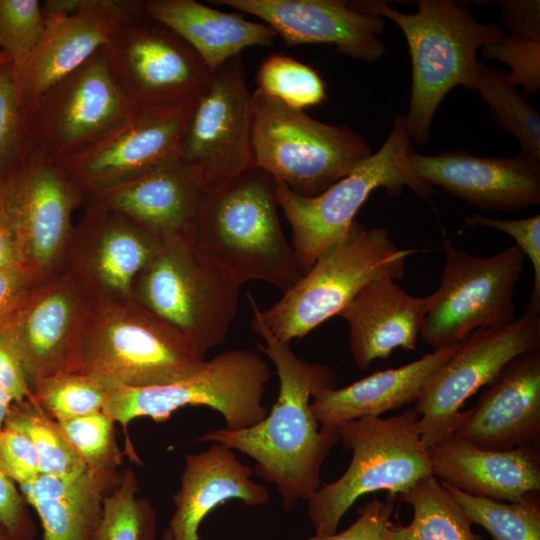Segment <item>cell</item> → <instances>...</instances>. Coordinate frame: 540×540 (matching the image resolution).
<instances>
[{
    "label": "cell",
    "mask_w": 540,
    "mask_h": 540,
    "mask_svg": "<svg viewBox=\"0 0 540 540\" xmlns=\"http://www.w3.org/2000/svg\"><path fill=\"white\" fill-rule=\"evenodd\" d=\"M249 301L251 327L265 342L257 346L272 361L279 378L277 400L256 425L237 431L211 430L198 441L223 443L251 457L256 462L254 473L275 485L284 510L291 512L320 487L322 465L339 442L338 432L322 428L310 408V398L335 388L337 377L329 366L304 361L290 343L276 340L250 294Z\"/></svg>",
    "instance_id": "6da1fadb"
},
{
    "label": "cell",
    "mask_w": 540,
    "mask_h": 540,
    "mask_svg": "<svg viewBox=\"0 0 540 540\" xmlns=\"http://www.w3.org/2000/svg\"><path fill=\"white\" fill-rule=\"evenodd\" d=\"M386 1H348L350 8L393 21L403 32L412 63L407 131L417 143L429 140L435 112L457 86L474 90L478 49L505 35L497 23L479 22L464 2L419 0L417 12L401 13Z\"/></svg>",
    "instance_id": "7a4b0ae2"
},
{
    "label": "cell",
    "mask_w": 540,
    "mask_h": 540,
    "mask_svg": "<svg viewBox=\"0 0 540 540\" xmlns=\"http://www.w3.org/2000/svg\"><path fill=\"white\" fill-rule=\"evenodd\" d=\"M193 242L241 286L263 281L284 292L303 275L277 214L273 178L254 167L203 192Z\"/></svg>",
    "instance_id": "3957f363"
},
{
    "label": "cell",
    "mask_w": 540,
    "mask_h": 540,
    "mask_svg": "<svg viewBox=\"0 0 540 540\" xmlns=\"http://www.w3.org/2000/svg\"><path fill=\"white\" fill-rule=\"evenodd\" d=\"M205 356L179 330L134 301L94 304L85 318L76 371L107 390L187 378Z\"/></svg>",
    "instance_id": "277c9868"
},
{
    "label": "cell",
    "mask_w": 540,
    "mask_h": 540,
    "mask_svg": "<svg viewBox=\"0 0 540 540\" xmlns=\"http://www.w3.org/2000/svg\"><path fill=\"white\" fill-rule=\"evenodd\" d=\"M416 251L399 248L384 228L354 221L339 241L325 248L310 269L281 298L258 313L279 342L301 339L339 313L370 281L404 276Z\"/></svg>",
    "instance_id": "5b68a950"
},
{
    "label": "cell",
    "mask_w": 540,
    "mask_h": 540,
    "mask_svg": "<svg viewBox=\"0 0 540 540\" xmlns=\"http://www.w3.org/2000/svg\"><path fill=\"white\" fill-rule=\"evenodd\" d=\"M337 432L352 459L342 476L320 485L306 501L315 535L337 532L342 517L363 495L385 490L398 496L432 475L413 408L387 418L353 420Z\"/></svg>",
    "instance_id": "8992f818"
},
{
    "label": "cell",
    "mask_w": 540,
    "mask_h": 540,
    "mask_svg": "<svg viewBox=\"0 0 540 540\" xmlns=\"http://www.w3.org/2000/svg\"><path fill=\"white\" fill-rule=\"evenodd\" d=\"M253 167L303 197H314L371 154L345 125L318 121L256 89L251 93Z\"/></svg>",
    "instance_id": "52a82bcc"
},
{
    "label": "cell",
    "mask_w": 540,
    "mask_h": 540,
    "mask_svg": "<svg viewBox=\"0 0 540 540\" xmlns=\"http://www.w3.org/2000/svg\"><path fill=\"white\" fill-rule=\"evenodd\" d=\"M412 151L404 115H397L380 149L322 193L303 197L273 179L276 202L290 224L291 245L303 274L325 248L346 235L374 190L384 188L391 197L404 187L421 197L435 193L414 172Z\"/></svg>",
    "instance_id": "ba28073f"
},
{
    "label": "cell",
    "mask_w": 540,
    "mask_h": 540,
    "mask_svg": "<svg viewBox=\"0 0 540 540\" xmlns=\"http://www.w3.org/2000/svg\"><path fill=\"white\" fill-rule=\"evenodd\" d=\"M241 285L192 241L161 243L137 276L132 301L190 338L205 356L224 343L236 317Z\"/></svg>",
    "instance_id": "9c48e42d"
},
{
    "label": "cell",
    "mask_w": 540,
    "mask_h": 540,
    "mask_svg": "<svg viewBox=\"0 0 540 540\" xmlns=\"http://www.w3.org/2000/svg\"><path fill=\"white\" fill-rule=\"evenodd\" d=\"M271 378L268 363L250 349H230L209 360L191 376L161 385L108 390L102 411L127 425L139 417L161 422L183 407L206 406L225 419V429L242 430L268 414L263 404Z\"/></svg>",
    "instance_id": "30bf717a"
},
{
    "label": "cell",
    "mask_w": 540,
    "mask_h": 540,
    "mask_svg": "<svg viewBox=\"0 0 540 540\" xmlns=\"http://www.w3.org/2000/svg\"><path fill=\"white\" fill-rule=\"evenodd\" d=\"M445 265L420 337L433 350L461 342L479 329L507 326L515 318V288L525 255L511 245L479 257L443 243Z\"/></svg>",
    "instance_id": "8fae6325"
},
{
    "label": "cell",
    "mask_w": 540,
    "mask_h": 540,
    "mask_svg": "<svg viewBox=\"0 0 540 540\" xmlns=\"http://www.w3.org/2000/svg\"><path fill=\"white\" fill-rule=\"evenodd\" d=\"M251 131V93L239 54L212 73L193 104L178 162L203 192H216L253 168Z\"/></svg>",
    "instance_id": "7c38bea8"
},
{
    "label": "cell",
    "mask_w": 540,
    "mask_h": 540,
    "mask_svg": "<svg viewBox=\"0 0 540 540\" xmlns=\"http://www.w3.org/2000/svg\"><path fill=\"white\" fill-rule=\"evenodd\" d=\"M82 193L36 147L0 179V208L16 234L23 264L42 282L62 273Z\"/></svg>",
    "instance_id": "4fadbf2b"
},
{
    "label": "cell",
    "mask_w": 540,
    "mask_h": 540,
    "mask_svg": "<svg viewBox=\"0 0 540 540\" xmlns=\"http://www.w3.org/2000/svg\"><path fill=\"white\" fill-rule=\"evenodd\" d=\"M540 349V311L525 308L507 326L479 329L460 342L414 402L427 448L453 437L466 416L464 403L515 357Z\"/></svg>",
    "instance_id": "5bb4252c"
},
{
    "label": "cell",
    "mask_w": 540,
    "mask_h": 540,
    "mask_svg": "<svg viewBox=\"0 0 540 540\" xmlns=\"http://www.w3.org/2000/svg\"><path fill=\"white\" fill-rule=\"evenodd\" d=\"M103 51L135 106L193 105L212 76L185 40L148 14L123 24Z\"/></svg>",
    "instance_id": "9a60e30c"
},
{
    "label": "cell",
    "mask_w": 540,
    "mask_h": 540,
    "mask_svg": "<svg viewBox=\"0 0 540 540\" xmlns=\"http://www.w3.org/2000/svg\"><path fill=\"white\" fill-rule=\"evenodd\" d=\"M192 107L135 106L103 135L55 162L82 196L178 162Z\"/></svg>",
    "instance_id": "2e32d148"
},
{
    "label": "cell",
    "mask_w": 540,
    "mask_h": 540,
    "mask_svg": "<svg viewBox=\"0 0 540 540\" xmlns=\"http://www.w3.org/2000/svg\"><path fill=\"white\" fill-rule=\"evenodd\" d=\"M134 107L114 78L102 47L29 110L35 147L59 160L103 135Z\"/></svg>",
    "instance_id": "e0dca14e"
},
{
    "label": "cell",
    "mask_w": 540,
    "mask_h": 540,
    "mask_svg": "<svg viewBox=\"0 0 540 540\" xmlns=\"http://www.w3.org/2000/svg\"><path fill=\"white\" fill-rule=\"evenodd\" d=\"M41 8L45 29L19 80L28 111L123 24L147 15L145 1L139 0H46Z\"/></svg>",
    "instance_id": "ac0fdd59"
},
{
    "label": "cell",
    "mask_w": 540,
    "mask_h": 540,
    "mask_svg": "<svg viewBox=\"0 0 540 540\" xmlns=\"http://www.w3.org/2000/svg\"><path fill=\"white\" fill-rule=\"evenodd\" d=\"M161 240L117 212L85 208L74 225L62 273L92 305L127 302Z\"/></svg>",
    "instance_id": "d6986e66"
},
{
    "label": "cell",
    "mask_w": 540,
    "mask_h": 540,
    "mask_svg": "<svg viewBox=\"0 0 540 540\" xmlns=\"http://www.w3.org/2000/svg\"><path fill=\"white\" fill-rule=\"evenodd\" d=\"M92 306L64 273L38 283L0 330L15 345L30 389L48 377L76 371L81 330Z\"/></svg>",
    "instance_id": "ffe728a7"
},
{
    "label": "cell",
    "mask_w": 540,
    "mask_h": 540,
    "mask_svg": "<svg viewBox=\"0 0 540 540\" xmlns=\"http://www.w3.org/2000/svg\"><path fill=\"white\" fill-rule=\"evenodd\" d=\"M266 22L287 46L330 44L353 59L374 62L385 54L379 16L364 14L344 0H210Z\"/></svg>",
    "instance_id": "44dd1931"
},
{
    "label": "cell",
    "mask_w": 540,
    "mask_h": 540,
    "mask_svg": "<svg viewBox=\"0 0 540 540\" xmlns=\"http://www.w3.org/2000/svg\"><path fill=\"white\" fill-rule=\"evenodd\" d=\"M417 177L486 210L513 211L540 203V161L521 155L477 157L463 149L424 155L412 151Z\"/></svg>",
    "instance_id": "7402d4cb"
},
{
    "label": "cell",
    "mask_w": 540,
    "mask_h": 540,
    "mask_svg": "<svg viewBox=\"0 0 540 540\" xmlns=\"http://www.w3.org/2000/svg\"><path fill=\"white\" fill-rule=\"evenodd\" d=\"M540 349L508 362L487 384L453 437L488 450L539 442Z\"/></svg>",
    "instance_id": "603a6c76"
},
{
    "label": "cell",
    "mask_w": 540,
    "mask_h": 540,
    "mask_svg": "<svg viewBox=\"0 0 540 540\" xmlns=\"http://www.w3.org/2000/svg\"><path fill=\"white\" fill-rule=\"evenodd\" d=\"M202 194L191 174L174 162L87 193L81 207L117 212L160 239L177 237L193 242Z\"/></svg>",
    "instance_id": "cb8c5ba5"
},
{
    "label": "cell",
    "mask_w": 540,
    "mask_h": 540,
    "mask_svg": "<svg viewBox=\"0 0 540 540\" xmlns=\"http://www.w3.org/2000/svg\"><path fill=\"white\" fill-rule=\"evenodd\" d=\"M428 455L434 477L473 496L515 502L540 490L539 442L488 450L451 437Z\"/></svg>",
    "instance_id": "d4e9b609"
},
{
    "label": "cell",
    "mask_w": 540,
    "mask_h": 540,
    "mask_svg": "<svg viewBox=\"0 0 540 540\" xmlns=\"http://www.w3.org/2000/svg\"><path fill=\"white\" fill-rule=\"evenodd\" d=\"M433 293L415 297L389 277L366 284L339 313L349 326L352 357L361 370L394 349L416 350Z\"/></svg>",
    "instance_id": "484cf974"
},
{
    "label": "cell",
    "mask_w": 540,
    "mask_h": 540,
    "mask_svg": "<svg viewBox=\"0 0 540 540\" xmlns=\"http://www.w3.org/2000/svg\"><path fill=\"white\" fill-rule=\"evenodd\" d=\"M253 468L243 464L234 450L219 442L206 450L187 454L180 488L173 496L175 511L169 521L173 540H200L203 519L230 499L247 506H263L270 499L267 488L251 479Z\"/></svg>",
    "instance_id": "4316f807"
},
{
    "label": "cell",
    "mask_w": 540,
    "mask_h": 540,
    "mask_svg": "<svg viewBox=\"0 0 540 540\" xmlns=\"http://www.w3.org/2000/svg\"><path fill=\"white\" fill-rule=\"evenodd\" d=\"M459 345L450 343L406 365L374 372L343 388L324 390L313 397L311 411L322 428L337 431L350 421L380 417L411 404Z\"/></svg>",
    "instance_id": "83f0119b"
},
{
    "label": "cell",
    "mask_w": 540,
    "mask_h": 540,
    "mask_svg": "<svg viewBox=\"0 0 540 540\" xmlns=\"http://www.w3.org/2000/svg\"><path fill=\"white\" fill-rule=\"evenodd\" d=\"M121 477L117 468H86L66 476L40 474L19 486L40 518L42 540H96L103 500Z\"/></svg>",
    "instance_id": "f1b7e54d"
},
{
    "label": "cell",
    "mask_w": 540,
    "mask_h": 540,
    "mask_svg": "<svg viewBox=\"0 0 540 540\" xmlns=\"http://www.w3.org/2000/svg\"><path fill=\"white\" fill-rule=\"evenodd\" d=\"M150 18L185 40L213 73L251 46H271L276 32L267 24L246 20L194 0H147Z\"/></svg>",
    "instance_id": "f546056e"
},
{
    "label": "cell",
    "mask_w": 540,
    "mask_h": 540,
    "mask_svg": "<svg viewBox=\"0 0 540 540\" xmlns=\"http://www.w3.org/2000/svg\"><path fill=\"white\" fill-rule=\"evenodd\" d=\"M409 504L413 517L408 525L388 523L383 540H484L442 483L433 475L423 478L397 496Z\"/></svg>",
    "instance_id": "4dcf8cb0"
},
{
    "label": "cell",
    "mask_w": 540,
    "mask_h": 540,
    "mask_svg": "<svg viewBox=\"0 0 540 540\" xmlns=\"http://www.w3.org/2000/svg\"><path fill=\"white\" fill-rule=\"evenodd\" d=\"M474 90L487 104L495 123L518 140L520 154L540 161V115L527 95L505 74L482 61Z\"/></svg>",
    "instance_id": "1f68e13d"
},
{
    "label": "cell",
    "mask_w": 540,
    "mask_h": 540,
    "mask_svg": "<svg viewBox=\"0 0 540 540\" xmlns=\"http://www.w3.org/2000/svg\"><path fill=\"white\" fill-rule=\"evenodd\" d=\"M4 427L18 431L31 440L38 454L40 474L66 476L87 468L64 436L58 422L32 396L12 404Z\"/></svg>",
    "instance_id": "d6a6232c"
},
{
    "label": "cell",
    "mask_w": 540,
    "mask_h": 540,
    "mask_svg": "<svg viewBox=\"0 0 540 540\" xmlns=\"http://www.w3.org/2000/svg\"><path fill=\"white\" fill-rule=\"evenodd\" d=\"M440 482L470 522L482 526L493 540H540L538 492L529 493L520 501L506 502L473 496Z\"/></svg>",
    "instance_id": "836d02e7"
},
{
    "label": "cell",
    "mask_w": 540,
    "mask_h": 540,
    "mask_svg": "<svg viewBox=\"0 0 540 540\" xmlns=\"http://www.w3.org/2000/svg\"><path fill=\"white\" fill-rule=\"evenodd\" d=\"M137 478L131 468L103 500L96 540H155L156 512L145 499L136 498Z\"/></svg>",
    "instance_id": "e575fe53"
},
{
    "label": "cell",
    "mask_w": 540,
    "mask_h": 540,
    "mask_svg": "<svg viewBox=\"0 0 540 540\" xmlns=\"http://www.w3.org/2000/svg\"><path fill=\"white\" fill-rule=\"evenodd\" d=\"M31 393L50 417L62 422L102 410L108 390L87 374L68 371L37 382Z\"/></svg>",
    "instance_id": "d590c367"
},
{
    "label": "cell",
    "mask_w": 540,
    "mask_h": 540,
    "mask_svg": "<svg viewBox=\"0 0 540 540\" xmlns=\"http://www.w3.org/2000/svg\"><path fill=\"white\" fill-rule=\"evenodd\" d=\"M258 89L296 109L318 105L326 97L325 83L312 67L285 55L264 59L257 73Z\"/></svg>",
    "instance_id": "8d00e7d4"
},
{
    "label": "cell",
    "mask_w": 540,
    "mask_h": 540,
    "mask_svg": "<svg viewBox=\"0 0 540 540\" xmlns=\"http://www.w3.org/2000/svg\"><path fill=\"white\" fill-rule=\"evenodd\" d=\"M34 137L12 63L0 69V179L34 149Z\"/></svg>",
    "instance_id": "74e56055"
},
{
    "label": "cell",
    "mask_w": 540,
    "mask_h": 540,
    "mask_svg": "<svg viewBox=\"0 0 540 540\" xmlns=\"http://www.w3.org/2000/svg\"><path fill=\"white\" fill-rule=\"evenodd\" d=\"M44 29L38 0H0V51L10 57L18 82Z\"/></svg>",
    "instance_id": "f35d334b"
},
{
    "label": "cell",
    "mask_w": 540,
    "mask_h": 540,
    "mask_svg": "<svg viewBox=\"0 0 540 540\" xmlns=\"http://www.w3.org/2000/svg\"><path fill=\"white\" fill-rule=\"evenodd\" d=\"M58 424L87 468L112 469L121 464V453L114 434V421L102 410Z\"/></svg>",
    "instance_id": "ab89813d"
},
{
    "label": "cell",
    "mask_w": 540,
    "mask_h": 540,
    "mask_svg": "<svg viewBox=\"0 0 540 540\" xmlns=\"http://www.w3.org/2000/svg\"><path fill=\"white\" fill-rule=\"evenodd\" d=\"M485 59H497L505 63L510 72L508 81L521 86L526 95L535 93L540 87V41L506 34L481 48Z\"/></svg>",
    "instance_id": "60d3db41"
},
{
    "label": "cell",
    "mask_w": 540,
    "mask_h": 540,
    "mask_svg": "<svg viewBox=\"0 0 540 540\" xmlns=\"http://www.w3.org/2000/svg\"><path fill=\"white\" fill-rule=\"evenodd\" d=\"M464 224L498 230L515 240V245L530 259L534 272L533 289L526 308L540 311V215L501 219L473 214L465 217Z\"/></svg>",
    "instance_id": "b9f144b4"
},
{
    "label": "cell",
    "mask_w": 540,
    "mask_h": 540,
    "mask_svg": "<svg viewBox=\"0 0 540 540\" xmlns=\"http://www.w3.org/2000/svg\"><path fill=\"white\" fill-rule=\"evenodd\" d=\"M0 468L19 485L40 475L38 454L27 436L3 427L0 431Z\"/></svg>",
    "instance_id": "7bdbcfd3"
},
{
    "label": "cell",
    "mask_w": 540,
    "mask_h": 540,
    "mask_svg": "<svg viewBox=\"0 0 540 540\" xmlns=\"http://www.w3.org/2000/svg\"><path fill=\"white\" fill-rule=\"evenodd\" d=\"M397 496L388 494L384 500L376 497L362 505L357 519L342 532L314 535L302 540H383L384 531L392 519Z\"/></svg>",
    "instance_id": "ee69618b"
},
{
    "label": "cell",
    "mask_w": 540,
    "mask_h": 540,
    "mask_svg": "<svg viewBox=\"0 0 540 540\" xmlns=\"http://www.w3.org/2000/svg\"><path fill=\"white\" fill-rule=\"evenodd\" d=\"M13 481L0 468V532L7 540H33L36 527Z\"/></svg>",
    "instance_id": "f6af8a7d"
},
{
    "label": "cell",
    "mask_w": 540,
    "mask_h": 540,
    "mask_svg": "<svg viewBox=\"0 0 540 540\" xmlns=\"http://www.w3.org/2000/svg\"><path fill=\"white\" fill-rule=\"evenodd\" d=\"M38 283L24 265L0 268V330Z\"/></svg>",
    "instance_id": "bcb514c9"
},
{
    "label": "cell",
    "mask_w": 540,
    "mask_h": 540,
    "mask_svg": "<svg viewBox=\"0 0 540 540\" xmlns=\"http://www.w3.org/2000/svg\"><path fill=\"white\" fill-rule=\"evenodd\" d=\"M0 385L21 402L32 396L21 357L10 338L0 331Z\"/></svg>",
    "instance_id": "7dc6e473"
},
{
    "label": "cell",
    "mask_w": 540,
    "mask_h": 540,
    "mask_svg": "<svg viewBox=\"0 0 540 540\" xmlns=\"http://www.w3.org/2000/svg\"><path fill=\"white\" fill-rule=\"evenodd\" d=\"M539 0L499 1L502 20L510 34L540 41Z\"/></svg>",
    "instance_id": "c3c4849f"
},
{
    "label": "cell",
    "mask_w": 540,
    "mask_h": 540,
    "mask_svg": "<svg viewBox=\"0 0 540 540\" xmlns=\"http://www.w3.org/2000/svg\"><path fill=\"white\" fill-rule=\"evenodd\" d=\"M24 265L13 227L0 208V268Z\"/></svg>",
    "instance_id": "681fc988"
},
{
    "label": "cell",
    "mask_w": 540,
    "mask_h": 540,
    "mask_svg": "<svg viewBox=\"0 0 540 540\" xmlns=\"http://www.w3.org/2000/svg\"><path fill=\"white\" fill-rule=\"evenodd\" d=\"M13 403L12 396L0 385V431L4 427L5 419Z\"/></svg>",
    "instance_id": "f907efd6"
},
{
    "label": "cell",
    "mask_w": 540,
    "mask_h": 540,
    "mask_svg": "<svg viewBox=\"0 0 540 540\" xmlns=\"http://www.w3.org/2000/svg\"><path fill=\"white\" fill-rule=\"evenodd\" d=\"M11 59L10 57L5 54L4 52L0 51V69H2L3 67L11 64Z\"/></svg>",
    "instance_id": "816d5d0a"
},
{
    "label": "cell",
    "mask_w": 540,
    "mask_h": 540,
    "mask_svg": "<svg viewBox=\"0 0 540 540\" xmlns=\"http://www.w3.org/2000/svg\"><path fill=\"white\" fill-rule=\"evenodd\" d=\"M162 540H173L172 533L169 528H166L163 531Z\"/></svg>",
    "instance_id": "f5cc1de1"
},
{
    "label": "cell",
    "mask_w": 540,
    "mask_h": 540,
    "mask_svg": "<svg viewBox=\"0 0 540 540\" xmlns=\"http://www.w3.org/2000/svg\"><path fill=\"white\" fill-rule=\"evenodd\" d=\"M0 540H7L1 532H0Z\"/></svg>",
    "instance_id": "db71d44e"
}]
</instances>
